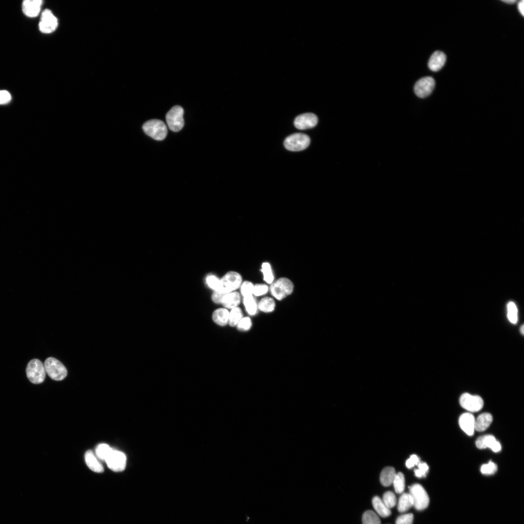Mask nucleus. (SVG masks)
<instances>
[{"mask_svg": "<svg viewBox=\"0 0 524 524\" xmlns=\"http://www.w3.org/2000/svg\"><path fill=\"white\" fill-rule=\"evenodd\" d=\"M459 425L461 429L468 435L472 436L475 431V418L469 412L464 413L459 418Z\"/></svg>", "mask_w": 524, "mask_h": 524, "instance_id": "15", "label": "nucleus"}, {"mask_svg": "<svg viewBox=\"0 0 524 524\" xmlns=\"http://www.w3.org/2000/svg\"><path fill=\"white\" fill-rule=\"evenodd\" d=\"M26 375L32 383H42L46 377V371L44 364L38 359H34L28 363L26 369Z\"/></svg>", "mask_w": 524, "mask_h": 524, "instance_id": "5", "label": "nucleus"}, {"mask_svg": "<svg viewBox=\"0 0 524 524\" xmlns=\"http://www.w3.org/2000/svg\"><path fill=\"white\" fill-rule=\"evenodd\" d=\"M276 303L272 297L269 296L262 298L258 303V310L265 313L273 311L275 309Z\"/></svg>", "mask_w": 524, "mask_h": 524, "instance_id": "25", "label": "nucleus"}, {"mask_svg": "<svg viewBox=\"0 0 524 524\" xmlns=\"http://www.w3.org/2000/svg\"><path fill=\"white\" fill-rule=\"evenodd\" d=\"M269 290V288L267 284L264 283H258L254 285L253 295L260 296L264 295Z\"/></svg>", "mask_w": 524, "mask_h": 524, "instance_id": "36", "label": "nucleus"}, {"mask_svg": "<svg viewBox=\"0 0 524 524\" xmlns=\"http://www.w3.org/2000/svg\"><path fill=\"white\" fill-rule=\"evenodd\" d=\"M518 9L523 16H524V1H520L518 4Z\"/></svg>", "mask_w": 524, "mask_h": 524, "instance_id": "44", "label": "nucleus"}, {"mask_svg": "<svg viewBox=\"0 0 524 524\" xmlns=\"http://www.w3.org/2000/svg\"><path fill=\"white\" fill-rule=\"evenodd\" d=\"M395 469L390 466L384 468L380 474V481L381 484L385 487L392 485L396 475Z\"/></svg>", "mask_w": 524, "mask_h": 524, "instance_id": "21", "label": "nucleus"}, {"mask_svg": "<svg viewBox=\"0 0 524 524\" xmlns=\"http://www.w3.org/2000/svg\"><path fill=\"white\" fill-rule=\"evenodd\" d=\"M310 138L306 134L296 133L288 136L285 139V147L292 151H298L306 149L310 144Z\"/></svg>", "mask_w": 524, "mask_h": 524, "instance_id": "6", "label": "nucleus"}, {"mask_svg": "<svg viewBox=\"0 0 524 524\" xmlns=\"http://www.w3.org/2000/svg\"><path fill=\"white\" fill-rule=\"evenodd\" d=\"M237 328L241 331H247L252 327V321L249 317H243L237 325Z\"/></svg>", "mask_w": 524, "mask_h": 524, "instance_id": "37", "label": "nucleus"}, {"mask_svg": "<svg viewBox=\"0 0 524 524\" xmlns=\"http://www.w3.org/2000/svg\"><path fill=\"white\" fill-rule=\"evenodd\" d=\"M294 288V284L289 278L281 277L271 284L269 290L274 298L278 300H281L291 295Z\"/></svg>", "mask_w": 524, "mask_h": 524, "instance_id": "1", "label": "nucleus"}, {"mask_svg": "<svg viewBox=\"0 0 524 524\" xmlns=\"http://www.w3.org/2000/svg\"><path fill=\"white\" fill-rule=\"evenodd\" d=\"M85 460L88 467L96 473H102L104 468L97 459L94 453L91 450H88L85 454Z\"/></svg>", "mask_w": 524, "mask_h": 524, "instance_id": "19", "label": "nucleus"}, {"mask_svg": "<svg viewBox=\"0 0 524 524\" xmlns=\"http://www.w3.org/2000/svg\"><path fill=\"white\" fill-rule=\"evenodd\" d=\"M420 462L418 457L416 455H412L406 462V465L408 468H411L418 465Z\"/></svg>", "mask_w": 524, "mask_h": 524, "instance_id": "42", "label": "nucleus"}, {"mask_svg": "<svg viewBox=\"0 0 524 524\" xmlns=\"http://www.w3.org/2000/svg\"><path fill=\"white\" fill-rule=\"evenodd\" d=\"M243 304L248 314L254 315L257 313L258 303L253 295L243 297Z\"/></svg>", "mask_w": 524, "mask_h": 524, "instance_id": "26", "label": "nucleus"}, {"mask_svg": "<svg viewBox=\"0 0 524 524\" xmlns=\"http://www.w3.org/2000/svg\"><path fill=\"white\" fill-rule=\"evenodd\" d=\"M507 310L508 320L511 323L515 324L518 319V311L516 306L513 302H509L507 305Z\"/></svg>", "mask_w": 524, "mask_h": 524, "instance_id": "33", "label": "nucleus"}, {"mask_svg": "<svg viewBox=\"0 0 524 524\" xmlns=\"http://www.w3.org/2000/svg\"><path fill=\"white\" fill-rule=\"evenodd\" d=\"M126 459V457L123 453L113 449L105 461L109 469L114 472H118L125 470Z\"/></svg>", "mask_w": 524, "mask_h": 524, "instance_id": "9", "label": "nucleus"}, {"mask_svg": "<svg viewBox=\"0 0 524 524\" xmlns=\"http://www.w3.org/2000/svg\"><path fill=\"white\" fill-rule=\"evenodd\" d=\"M502 1L503 2H505V3H507V4H510L514 3L516 1L515 0H503Z\"/></svg>", "mask_w": 524, "mask_h": 524, "instance_id": "45", "label": "nucleus"}, {"mask_svg": "<svg viewBox=\"0 0 524 524\" xmlns=\"http://www.w3.org/2000/svg\"><path fill=\"white\" fill-rule=\"evenodd\" d=\"M226 294H223L217 291H214L212 296V300L215 303H221L223 296Z\"/></svg>", "mask_w": 524, "mask_h": 524, "instance_id": "43", "label": "nucleus"}, {"mask_svg": "<svg viewBox=\"0 0 524 524\" xmlns=\"http://www.w3.org/2000/svg\"><path fill=\"white\" fill-rule=\"evenodd\" d=\"M459 403L463 409L470 412L480 410L484 404L483 400L480 396L468 393H464L461 395Z\"/></svg>", "mask_w": 524, "mask_h": 524, "instance_id": "10", "label": "nucleus"}, {"mask_svg": "<svg viewBox=\"0 0 524 524\" xmlns=\"http://www.w3.org/2000/svg\"><path fill=\"white\" fill-rule=\"evenodd\" d=\"M362 521V524H381L378 516L372 510H367L364 512Z\"/></svg>", "mask_w": 524, "mask_h": 524, "instance_id": "29", "label": "nucleus"}, {"mask_svg": "<svg viewBox=\"0 0 524 524\" xmlns=\"http://www.w3.org/2000/svg\"><path fill=\"white\" fill-rule=\"evenodd\" d=\"M418 468L414 470L415 475L418 477L426 476L429 467L425 462H421L417 465Z\"/></svg>", "mask_w": 524, "mask_h": 524, "instance_id": "39", "label": "nucleus"}, {"mask_svg": "<svg viewBox=\"0 0 524 524\" xmlns=\"http://www.w3.org/2000/svg\"><path fill=\"white\" fill-rule=\"evenodd\" d=\"M143 130L147 135L156 140H164L167 133L166 125L159 119L147 121L143 125Z\"/></svg>", "mask_w": 524, "mask_h": 524, "instance_id": "4", "label": "nucleus"}, {"mask_svg": "<svg viewBox=\"0 0 524 524\" xmlns=\"http://www.w3.org/2000/svg\"><path fill=\"white\" fill-rule=\"evenodd\" d=\"M413 515L412 513H408L399 516L396 520V524H412Z\"/></svg>", "mask_w": 524, "mask_h": 524, "instance_id": "40", "label": "nucleus"}, {"mask_svg": "<svg viewBox=\"0 0 524 524\" xmlns=\"http://www.w3.org/2000/svg\"><path fill=\"white\" fill-rule=\"evenodd\" d=\"M113 449L107 444H100L96 448V454L99 459L105 461Z\"/></svg>", "mask_w": 524, "mask_h": 524, "instance_id": "30", "label": "nucleus"}, {"mask_svg": "<svg viewBox=\"0 0 524 524\" xmlns=\"http://www.w3.org/2000/svg\"><path fill=\"white\" fill-rule=\"evenodd\" d=\"M183 114V109L179 105L173 107L167 113L166 120L170 130L177 132L182 129L184 124Z\"/></svg>", "mask_w": 524, "mask_h": 524, "instance_id": "7", "label": "nucleus"}, {"mask_svg": "<svg viewBox=\"0 0 524 524\" xmlns=\"http://www.w3.org/2000/svg\"><path fill=\"white\" fill-rule=\"evenodd\" d=\"M213 321L217 325L224 326L229 323V312L225 308H219L213 312Z\"/></svg>", "mask_w": 524, "mask_h": 524, "instance_id": "22", "label": "nucleus"}, {"mask_svg": "<svg viewBox=\"0 0 524 524\" xmlns=\"http://www.w3.org/2000/svg\"><path fill=\"white\" fill-rule=\"evenodd\" d=\"M58 24L57 18L50 10L45 9L42 12L39 23V28L42 33H51L56 29Z\"/></svg>", "mask_w": 524, "mask_h": 524, "instance_id": "11", "label": "nucleus"}, {"mask_svg": "<svg viewBox=\"0 0 524 524\" xmlns=\"http://www.w3.org/2000/svg\"><path fill=\"white\" fill-rule=\"evenodd\" d=\"M318 123V118L314 114L305 113L297 116L294 120L295 126L299 130H306L314 127Z\"/></svg>", "mask_w": 524, "mask_h": 524, "instance_id": "13", "label": "nucleus"}, {"mask_svg": "<svg viewBox=\"0 0 524 524\" xmlns=\"http://www.w3.org/2000/svg\"><path fill=\"white\" fill-rule=\"evenodd\" d=\"M393 484L395 491L397 493H401L405 489V477L404 475L399 472L396 474Z\"/></svg>", "mask_w": 524, "mask_h": 524, "instance_id": "31", "label": "nucleus"}, {"mask_svg": "<svg viewBox=\"0 0 524 524\" xmlns=\"http://www.w3.org/2000/svg\"><path fill=\"white\" fill-rule=\"evenodd\" d=\"M475 445L479 449L489 448L494 452H498L501 449V444L491 435H485L479 437L475 442Z\"/></svg>", "mask_w": 524, "mask_h": 524, "instance_id": "14", "label": "nucleus"}, {"mask_svg": "<svg viewBox=\"0 0 524 524\" xmlns=\"http://www.w3.org/2000/svg\"><path fill=\"white\" fill-rule=\"evenodd\" d=\"M242 282V276L239 273L235 271L228 272L220 279L217 292L227 294L235 291L240 288Z\"/></svg>", "mask_w": 524, "mask_h": 524, "instance_id": "2", "label": "nucleus"}, {"mask_svg": "<svg viewBox=\"0 0 524 524\" xmlns=\"http://www.w3.org/2000/svg\"><path fill=\"white\" fill-rule=\"evenodd\" d=\"M242 318L243 312L240 308L237 307L232 309L229 312V324L231 327H235Z\"/></svg>", "mask_w": 524, "mask_h": 524, "instance_id": "28", "label": "nucleus"}, {"mask_svg": "<svg viewBox=\"0 0 524 524\" xmlns=\"http://www.w3.org/2000/svg\"><path fill=\"white\" fill-rule=\"evenodd\" d=\"M206 283L214 291H217L218 289L220 279L214 275H210L207 277Z\"/></svg>", "mask_w": 524, "mask_h": 524, "instance_id": "38", "label": "nucleus"}, {"mask_svg": "<svg viewBox=\"0 0 524 524\" xmlns=\"http://www.w3.org/2000/svg\"><path fill=\"white\" fill-rule=\"evenodd\" d=\"M261 270L264 281L266 283L271 284L274 281V276L270 264L268 262H263Z\"/></svg>", "mask_w": 524, "mask_h": 524, "instance_id": "27", "label": "nucleus"}, {"mask_svg": "<svg viewBox=\"0 0 524 524\" xmlns=\"http://www.w3.org/2000/svg\"><path fill=\"white\" fill-rule=\"evenodd\" d=\"M492 415L488 412L480 414L475 419V430L483 431L487 429L492 421Z\"/></svg>", "mask_w": 524, "mask_h": 524, "instance_id": "20", "label": "nucleus"}, {"mask_svg": "<svg viewBox=\"0 0 524 524\" xmlns=\"http://www.w3.org/2000/svg\"><path fill=\"white\" fill-rule=\"evenodd\" d=\"M240 302V294L238 292L234 291L225 294L221 304L226 308L232 309L237 307Z\"/></svg>", "mask_w": 524, "mask_h": 524, "instance_id": "18", "label": "nucleus"}, {"mask_svg": "<svg viewBox=\"0 0 524 524\" xmlns=\"http://www.w3.org/2000/svg\"><path fill=\"white\" fill-rule=\"evenodd\" d=\"M413 506L411 496L409 493H403L399 498L397 509L399 512H404Z\"/></svg>", "mask_w": 524, "mask_h": 524, "instance_id": "24", "label": "nucleus"}, {"mask_svg": "<svg viewBox=\"0 0 524 524\" xmlns=\"http://www.w3.org/2000/svg\"><path fill=\"white\" fill-rule=\"evenodd\" d=\"M373 507L376 512L382 517H387L391 514V511L378 496H375L372 499Z\"/></svg>", "mask_w": 524, "mask_h": 524, "instance_id": "23", "label": "nucleus"}, {"mask_svg": "<svg viewBox=\"0 0 524 524\" xmlns=\"http://www.w3.org/2000/svg\"><path fill=\"white\" fill-rule=\"evenodd\" d=\"M382 501L389 508L394 507L396 504V497L394 494L390 491L384 493Z\"/></svg>", "mask_w": 524, "mask_h": 524, "instance_id": "34", "label": "nucleus"}, {"mask_svg": "<svg viewBox=\"0 0 524 524\" xmlns=\"http://www.w3.org/2000/svg\"><path fill=\"white\" fill-rule=\"evenodd\" d=\"M446 61L445 54L441 51H435L431 56L428 63L429 68L433 71L440 70Z\"/></svg>", "mask_w": 524, "mask_h": 524, "instance_id": "17", "label": "nucleus"}, {"mask_svg": "<svg viewBox=\"0 0 524 524\" xmlns=\"http://www.w3.org/2000/svg\"><path fill=\"white\" fill-rule=\"evenodd\" d=\"M46 373L53 380L60 381L67 375V371L63 364L57 359L49 357L44 363Z\"/></svg>", "mask_w": 524, "mask_h": 524, "instance_id": "3", "label": "nucleus"}, {"mask_svg": "<svg viewBox=\"0 0 524 524\" xmlns=\"http://www.w3.org/2000/svg\"><path fill=\"white\" fill-rule=\"evenodd\" d=\"M497 470L496 464L492 461L482 465L480 468L481 472L486 475L494 474Z\"/></svg>", "mask_w": 524, "mask_h": 524, "instance_id": "35", "label": "nucleus"}, {"mask_svg": "<svg viewBox=\"0 0 524 524\" xmlns=\"http://www.w3.org/2000/svg\"><path fill=\"white\" fill-rule=\"evenodd\" d=\"M435 85V82L433 78L429 76L422 78L414 85V93L419 98H426L432 93Z\"/></svg>", "mask_w": 524, "mask_h": 524, "instance_id": "12", "label": "nucleus"}, {"mask_svg": "<svg viewBox=\"0 0 524 524\" xmlns=\"http://www.w3.org/2000/svg\"><path fill=\"white\" fill-rule=\"evenodd\" d=\"M11 96L6 90H0V105L8 103L11 100Z\"/></svg>", "mask_w": 524, "mask_h": 524, "instance_id": "41", "label": "nucleus"}, {"mask_svg": "<svg viewBox=\"0 0 524 524\" xmlns=\"http://www.w3.org/2000/svg\"><path fill=\"white\" fill-rule=\"evenodd\" d=\"M254 284L251 281L246 280L242 282L240 288L241 294L243 297L253 295Z\"/></svg>", "mask_w": 524, "mask_h": 524, "instance_id": "32", "label": "nucleus"}, {"mask_svg": "<svg viewBox=\"0 0 524 524\" xmlns=\"http://www.w3.org/2000/svg\"><path fill=\"white\" fill-rule=\"evenodd\" d=\"M42 3L43 1L41 0H24L22 4L23 12L28 17H36L40 11Z\"/></svg>", "mask_w": 524, "mask_h": 524, "instance_id": "16", "label": "nucleus"}, {"mask_svg": "<svg viewBox=\"0 0 524 524\" xmlns=\"http://www.w3.org/2000/svg\"><path fill=\"white\" fill-rule=\"evenodd\" d=\"M409 488V493L412 497L414 508L418 510L426 508L429 504V499L424 488L419 484H413Z\"/></svg>", "mask_w": 524, "mask_h": 524, "instance_id": "8", "label": "nucleus"}, {"mask_svg": "<svg viewBox=\"0 0 524 524\" xmlns=\"http://www.w3.org/2000/svg\"><path fill=\"white\" fill-rule=\"evenodd\" d=\"M521 331H522V334H524V326H522V328H521Z\"/></svg>", "mask_w": 524, "mask_h": 524, "instance_id": "46", "label": "nucleus"}]
</instances>
